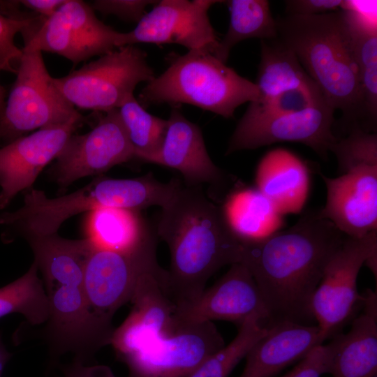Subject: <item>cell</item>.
<instances>
[{"label":"cell","mask_w":377,"mask_h":377,"mask_svg":"<svg viewBox=\"0 0 377 377\" xmlns=\"http://www.w3.org/2000/svg\"><path fill=\"white\" fill-rule=\"evenodd\" d=\"M345 235L331 221L309 211L290 228L256 240H241L244 264L253 276L271 324H311V301L330 259Z\"/></svg>","instance_id":"6da1fadb"},{"label":"cell","mask_w":377,"mask_h":377,"mask_svg":"<svg viewBox=\"0 0 377 377\" xmlns=\"http://www.w3.org/2000/svg\"><path fill=\"white\" fill-rule=\"evenodd\" d=\"M154 230L169 248L165 289L177 306L198 298L219 269L240 263V239L230 226L222 206L211 201L201 186L182 182L161 208Z\"/></svg>","instance_id":"7a4b0ae2"},{"label":"cell","mask_w":377,"mask_h":377,"mask_svg":"<svg viewBox=\"0 0 377 377\" xmlns=\"http://www.w3.org/2000/svg\"><path fill=\"white\" fill-rule=\"evenodd\" d=\"M276 20L277 38L290 49L327 103L351 130L364 119L349 13L285 15Z\"/></svg>","instance_id":"3957f363"},{"label":"cell","mask_w":377,"mask_h":377,"mask_svg":"<svg viewBox=\"0 0 377 377\" xmlns=\"http://www.w3.org/2000/svg\"><path fill=\"white\" fill-rule=\"evenodd\" d=\"M258 96L255 82L239 75L210 52L193 50L171 58L168 68L142 89L138 102L144 108L189 104L228 119L239 106Z\"/></svg>","instance_id":"277c9868"},{"label":"cell","mask_w":377,"mask_h":377,"mask_svg":"<svg viewBox=\"0 0 377 377\" xmlns=\"http://www.w3.org/2000/svg\"><path fill=\"white\" fill-rule=\"evenodd\" d=\"M331 152L341 175L321 174L327 200L318 210L345 235L361 237L377 230V135L360 129L338 139Z\"/></svg>","instance_id":"5b68a950"},{"label":"cell","mask_w":377,"mask_h":377,"mask_svg":"<svg viewBox=\"0 0 377 377\" xmlns=\"http://www.w3.org/2000/svg\"><path fill=\"white\" fill-rule=\"evenodd\" d=\"M22 50L16 79L0 117V140L8 143L40 128L82 124L83 116L59 91L42 52Z\"/></svg>","instance_id":"8992f818"},{"label":"cell","mask_w":377,"mask_h":377,"mask_svg":"<svg viewBox=\"0 0 377 377\" xmlns=\"http://www.w3.org/2000/svg\"><path fill=\"white\" fill-rule=\"evenodd\" d=\"M155 77L145 52L126 45L99 57L54 82L75 109L101 112L119 108L136 86Z\"/></svg>","instance_id":"52a82bcc"},{"label":"cell","mask_w":377,"mask_h":377,"mask_svg":"<svg viewBox=\"0 0 377 377\" xmlns=\"http://www.w3.org/2000/svg\"><path fill=\"white\" fill-rule=\"evenodd\" d=\"M121 34L80 0H66L52 16L40 17L21 33L23 47L59 54L75 65L119 48Z\"/></svg>","instance_id":"ba28073f"},{"label":"cell","mask_w":377,"mask_h":377,"mask_svg":"<svg viewBox=\"0 0 377 377\" xmlns=\"http://www.w3.org/2000/svg\"><path fill=\"white\" fill-rule=\"evenodd\" d=\"M377 230L361 237L346 236L327 264L311 301V310L327 339L353 316L363 296L357 276L364 263L376 258Z\"/></svg>","instance_id":"9c48e42d"},{"label":"cell","mask_w":377,"mask_h":377,"mask_svg":"<svg viewBox=\"0 0 377 377\" xmlns=\"http://www.w3.org/2000/svg\"><path fill=\"white\" fill-rule=\"evenodd\" d=\"M157 239L132 252L94 249L84 269V287L91 311L105 327L114 329L116 311L130 302L140 278L163 268L156 258Z\"/></svg>","instance_id":"30bf717a"},{"label":"cell","mask_w":377,"mask_h":377,"mask_svg":"<svg viewBox=\"0 0 377 377\" xmlns=\"http://www.w3.org/2000/svg\"><path fill=\"white\" fill-rule=\"evenodd\" d=\"M224 346L212 322H187L174 334L147 342L117 359L127 367L128 377H188Z\"/></svg>","instance_id":"8fae6325"},{"label":"cell","mask_w":377,"mask_h":377,"mask_svg":"<svg viewBox=\"0 0 377 377\" xmlns=\"http://www.w3.org/2000/svg\"><path fill=\"white\" fill-rule=\"evenodd\" d=\"M135 158L118 109L103 112L96 126L82 135H72L48 170L61 188L89 176L101 175Z\"/></svg>","instance_id":"7c38bea8"},{"label":"cell","mask_w":377,"mask_h":377,"mask_svg":"<svg viewBox=\"0 0 377 377\" xmlns=\"http://www.w3.org/2000/svg\"><path fill=\"white\" fill-rule=\"evenodd\" d=\"M334 112L324 101L295 112L251 121H239L226 154L276 142H293L308 146L326 160L339 139L332 131Z\"/></svg>","instance_id":"4fadbf2b"},{"label":"cell","mask_w":377,"mask_h":377,"mask_svg":"<svg viewBox=\"0 0 377 377\" xmlns=\"http://www.w3.org/2000/svg\"><path fill=\"white\" fill-rule=\"evenodd\" d=\"M221 1H158L133 30L121 34L119 47L135 43H175L188 50H206L214 55L219 40L209 21L208 10Z\"/></svg>","instance_id":"5bb4252c"},{"label":"cell","mask_w":377,"mask_h":377,"mask_svg":"<svg viewBox=\"0 0 377 377\" xmlns=\"http://www.w3.org/2000/svg\"><path fill=\"white\" fill-rule=\"evenodd\" d=\"M177 309L181 318L188 323L227 320L240 325L247 318L256 317L267 326L271 324L260 290L249 270L241 263L231 265L212 286Z\"/></svg>","instance_id":"9a60e30c"},{"label":"cell","mask_w":377,"mask_h":377,"mask_svg":"<svg viewBox=\"0 0 377 377\" xmlns=\"http://www.w3.org/2000/svg\"><path fill=\"white\" fill-rule=\"evenodd\" d=\"M80 124L40 128L0 148V212L21 191L32 188L40 172L55 159Z\"/></svg>","instance_id":"2e32d148"},{"label":"cell","mask_w":377,"mask_h":377,"mask_svg":"<svg viewBox=\"0 0 377 377\" xmlns=\"http://www.w3.org/2000/svg\"><path fill=\"white\" fill-rule=\"evenodd\" d=\"M167 120L161 149L147 163L178 170L187 186L226 185L228 177L209 157L200 128L188 120L177 106H173Z\"/></svg>","instance_id":"e0dca14e"},{"label":"cell","mask_w":377,"mask_h":377,"mask_svg":"<svg viewBox=\"0 0 377 377\" xmlns=\"http://www.w3.org/2000/svg\"><path fill=\"white\" fill-rule=\"evenodd\" d=\"M325 339L317 325L287 320L274 323L247 353L239 377H274L300 362Z\"/></svg>","instance_id":"ac0fdd59"},{"label":"cell","mask_w":377,"mask_h":377,"mask_svg":"<svg viewBox=\"0 0 377 377\" xmlns=\"http://www.w3.org/2000/svg\"><path fill=\"white\" fill-rule=\"evenodd\" d=\"M362 304L363 311L353 320L349 330L329 343L328 374L332 377H377L376 294L368 292Z\"/></svg>","instance_id":"d6986e66"},{"label":"cell","mask_w":377,"mask_h":377,"mask_svg":"<svg viewBox=\"0 0 377 377\" xmlns=\"http://www.w3.org/2000/svg\"><path fill=\"white\" fill-rule=\"evenodd\" d=\"M257 189L281 215L302 209L309 191V171L302 161L288 150L267 152L256 171Z\"/></svg>","instance_id":"ffe728a7"},{"label":"cell","mask_w":377,"mask_h":377,"mask_svg":"<svg viewBox=\"0 0 377 377\" xmlns=\"http://www.w3.org/2000/svg\"><path fill=\"white\" fill-rule=\"evenodd\" d=\"M85 238L94 249L132 252L157 239L140 211L103 207L89 212Z\"/></svg>","instance_id":"44dd1931"},{"label":"cell","mask_w":377,"mask_h":377,"mask_svg":"<svg viewBox=\"0 0 377 377\" xmlns=\"http://www.w3.org/2000/svg\"><path fill=\"white\" fill-rule=\"evenodd\" d=\"M260 45V61L255 82L259 90L257 100H266L295 89H318L295 53L277 38L261 40Z\"/></svg>","instance_id":"7402d4cb"},{"label":"cell","mask_w":377,"mask_h":377,"mask_svg":"<svg viewBox=\"0 0 377 377\" xmlns=\"http://www.w3.org/2000/svg\"><path fill=\"white\" fill-rule=\"evenodd\" d=\"M232 230L241 240H256L279 230L282 215L256 188H241L222 206Z\"/></svg>","instance_id":"603a6c76"},{"label":"cell","mask_w":377,"mask_h":377,"mask_svg":"<svg viewBox=\"0 0 377 377\" xmlns=\"http://www.w3.org/2000/svg\"><path fill=\"white\" fill-rule=\"evenodd\" d=\"M230 10V23L219 40L214 56L226 64L230 50L238 43L249 38L273 40L277 38L276 20L267 0L226 1Z\"/></svg>","instance_id":"cb8c5ba5"},{"label":"cell","mask_w":377,"mask_h":377,"mask_svg":"<svg viewBox=\"0 0 377 377\" xmlns=\"http://www.w3.org/2000/svg\"><path fill=\"white\" fill-rule=\"evenodd\" d=\"M349 13L355 60L357 69L364 118L374 131L377 119L376 26L364 20L353 9Z\"/></svg>","instance_id":"d4e9b609"},{"label":"cell","mask_w":377,"mask_h":377,"mask_svg":"<svg viewBox=\"0 0 377 377\" xmlns=\"http://www.w3.org/2000/svg\"><path fill=\"white\" fill-rule=\"evenodd\" d=\"M15 313L32 325L45 323L49 318L48 298L34 261L22 276L0 288V318Z\"/></svg>","instance_id":"484cf974"},{"label":"cell","mask_w":377,"mask_h":377,"mask_svg":"<svg viewBox=\"0 0 377 377\" xmlns=\"http://www.w3.org/2000/svg\"><path fill=\"white\" fill-rule=\"evenodd\" d=\"M117 109L135 158L147 163L161 149L168 120L147 112L133 94Z\"/></svg>","instance_id":"4316f807"},{"label":"cell","mask_w":377,"mask_h":377,"mask_svg":"<svg viewBox=\"0 0 377 377\" xmlns=\"http://www.w3.org/2000/svg\"><path fill=\"white\" fill-rule=\"evenodd\" d=\"M267 329L258 318H247L228 345L209 356L188 377H228Z\"/></svg>","instance_id":"83f0119b"},{"label":"cell","mask_w":377,"mask_h":377,"mask_svg":"<svg viewBox=\"0 0 377 377\" xmlns=\"http://www.w3.org/2000/svg\"><path fill=\"white\" fill-rule=\"evenodd\" d=\"M324 101L318 89H295L266 100L250 102L239 121H251L295 112Z\"/></svg>","instance_id":"f1b7e54d"},{"label":"cell","mask_w":377,"mask_h":377,"mask_svg":"<svg viewBox=\"0 0 377 377\" xmlns=\"http://www.w3.org/2000/svg\"><path fill=\"white\" fill-rule=\"evenodd\" d=\"M38 17L18 15L9 17L0 13V71L16 74L22 50L15 45V36L32 25Z\"/></svg>","instance_id":"f546056e"},{"label":"cell","mask_w":377,"mask_h":377,"mask_svg":"<svg viewBox=\"0 0 377 377\" xmlns=\"http://www.w3.org/2000/svg\"><path fill=\"white\" fill-rule=\"evenodd\" d=\"M151 0H95L90 6L103 15H113L127 21L138 22L146 13V8L156 4Z\"/></svg>","instance_id":"4dcf8cb0"},{"label":"cell","mask_w":377,"mask_h":377,"mask_svg":"<svg viewBox=\"0 0 377 377\" xmlns=\"http://www.w3.org/2000/svg\"><path fill=\"white\" fill-rule=\"evenodd\" d=\"M330 361L329 343L320 345L282 377H320L328 374Z\"/></svg>","instance_id":"1f68e13d"},{"label":"cell","mask_w":377,"mask_h":377,"mask_svg":"<svg viewBox=\"0 0 377 377\" xmlns=\"http://www.w3.org/2000/svg\"><path fill=\"white\" fill-rule=\"evenodd\" d=\"M342 0H286V15H317L342 10Z\"/></svg>","instance_id":"d6a6232c"},{"label":"cell","mask_w":377,"mask_h":377,"mask_svg":"<svg viewBox=\"0 0 377 377\" xmlns=\"http://www.w3.org/2000/svg\"><path fill=\"white\" fill-rule=\"evenodd\" d=\"M64 377H116L112 369L103 364H86L74 359L68 364L63 365Z\"/></svg>","instance_id":"836d02e7"},{"label":"cell","mask_w":377,"mask_h":377,"mask_svg":"<svg viewBox=\"0 0 377 377\" xmlns=\"http://www.w3.org/2000/svg\"><path fill=\"white\" fill-rule=\"evenodd\" d=\"M66 0H22L18 1L20 5L28 8L38 16L48 18L65 3Z\"/></svg>","instance_id":"e575fe53"},{"label":"cell","mask_w":377,"mask_h":377,"mask_svg":"<svg viewBox=\"0 0 377 377\" xmlns=\"http://www.w3.org/2000/svg\"><path fill=\"white\" fill-rule=\"evenodd\" d=\"M13 354L7 350L3 340L2 334L0 330V377L2 376V374L5 366L12 357Z\"/></svg>","instance_id":"d590c367"},{"label":"cell","mask_w":377,"mask_h":377,"mask_svg":"<svg viewBox=\"0 0 377 377\" xmlns=\"http://www.w3.org/2000/svg\"><path fill=\"white\" fill-rule=\"evenodd\" d=\"M6 91L4 88L0 84V117L3 113L6 103Z\"/></svg>","instance_id":"8d00e7d4"}]
</instances>
